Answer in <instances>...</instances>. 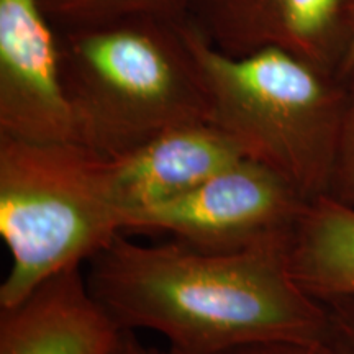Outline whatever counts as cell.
Returning a JSON list of instances; mask_svg holds the SVG:
<instances>
[{
	"instance_id": "10",
	"label": "cell",
	"mask_w": 354,
	"mask_h": 354,
	"mask_svg": "<svg viewBox=\"0 0 354 354\" xmlns=\"http://www.w3.org/2000/svg\"><path fill=\"white\" fill-rule=\"evenodd\" d=\"M294 281L320 304L354 297V207L308 201L287 250Z\"/></svg>"
},
{
	"instance_id": "13",
	"label": "cell",
	"mask_w": 354,
	"mask_h": 354,
	"mask_svg": "<svg viewBox=\"0 0 354 354\" xmlns=\"http://www.w3.org/2000/svg\"><path fill=\"white\" fill-rule=\"evenodd\" d=\"M325 305L320 348L325 354H354V297Z\"/></svg>"
},
{
	"instance_id": "5",
	"label": "cell",
	"mask_w": 354,
	"mask_h": 354,
	"mask_svg": "<svg viewBox=\"0 0 354 354\" xmlns=\"http://www.w3.org/2000/svg\"><path fill=\"white\" fill-rule=\"evenodd\" d=\"M307 202L277 172L243 158L183 196L128 214L123 233L216 253L289 250Z\"/></svg>"
},
{
	"instance_id": "4",
	"label": "cell",
	"mask_w": 354,
	"mask_h": 354,
	"mask_svg": "<svg viewBox=\"0 0 354 354\" xmlns=\"http://www.w3.org/2000/svg\"><path fill=\"white\" fill-rule=\"evenodd\" d=\"M112 158L82 143H33L0 136V234L12 266L0 308L48 277L86 266L123 233Z\"/></svg>"
},
{
	"instance_id": "1",
	"label": "cell",
	"mask_w": 354,
	"mask_h": 354,
	"mask_svg": "<svg viewBox=\"0 0 354 354\" xmlns=\"http://www.w3.org/2000/svg\"><path fill=\"white\" fill-rule=\"evenodd\" d=\"M84 271L120 328L151 330L179 354L272 339L320 343L325 326V305L294 281L287 250L216 253L120 233Z\"/></svg>"
},
{
	"instance_id": "6",
	"label": "cell",
	"mask_w": 354,
	"mask_h": 354,
	"mask_svg": "<svg viewBox=\"0 0 354 354\" xmlns=\"http://www.w3.org/2000/svg\"><path fill=\"white\" fill-rule=\"evenodd\" d=\"M0 136L79 143L57 32L39 0H0Z\"/></svg>"
},
{
	"instance_id": "12",
	"label": "cell",
	"mask_w": 354,
	"mask_h": 354,
	"mask_svg": "<svg viewBox=\"0 0 354 354\" xmlns=\"http://www.w3.org/2000/svg\"><path fill=\"white\" fill-rule=\"evenodd\" d=\"M328 196L354 207V74L348 81L346 109Z\"/></svg>"
},
{
	"instance_id": "14",
	"label": "cell",
	"mask_w": 354,
	"mask_h": 354,
	"mask_svg": "<svg viewBox=\"0 0 354 354\" xmlns=\"http://www.w3.org/2000/svg\"><path fill=\"white\" fill-rule=\"evenodd\" d=\"M220 354H325L318 343L286 342V339H272V342H256L243 344Z\"/></svg>"
},
{
	"instance_id": "2",
	"label": "cell",
	"mask_w": 354,
	"mask_h": 354,
	"mask_svg": "<svg viewBox=\"0 0 354 354\" xmlns=\"http://www.w3.org/2000/svg\"><path fill=\"white\" fill-rule=\"evenodd\" d=\"M79 143L120 158L172 128L210 122L202 71L183 24L127 20L57 30Z\"/></svg>"
},
{
	"instance_id": "9",
	"label": "cell",
	"mask_w": 354,
	"mask_h": 354,
	"mask_svg": "<svg viewBox=\"0 0 354 354\" xmlns=\"http://www.w3.org/2000/svg\"><path fill=\"white\" fill-rule=\"evenodd\" d=\"M243 156L238 146L210 122L172 128L135 151L112 158L127 215L183 196Z\"/></svg>"
},
{
	"instance_id": "8",
	"label": "cell",
	"mask_w": 354,
	"mask_h": 354,
	"mask_svg": "<svg viewBox=\"0 0 354 354\" xmlns=\"http://www.w3.org/2000/svg\"><path fill=\"white\" fill-rule=\"evenodd\" d=\"M120 328L88 287L84 266L48 277L0 308V354H113Z\"/></svg>"
},
{
	"instance_id": "7",
	"label": "cell",
	"mask_w": 354,
	"mask_h": 354,
	"mask_svg": "<svg viewBox=\"0 0 354 354\" xmlns=\"http://www.w3.org/2000/svg\"><path fill=\"white\" fill-rule=\"evenodd\" d=\"M346 8L348 0H192L187 20L228 56L276 48L338 74Z\"/></svg>"
},
{
	"instance_id": "3",
	"label": "cell",
	"mask_w": 354,
	"mask_h": 354,
	"mask_svg": "<svg viewBox=\"0 0 354 354\" xmlns=\"http://www.w3.org/2000/svg\"><path fill=\"white\" fill-rule=\"evenodd\" d=\"M183 33L202 71L210 123L307 201L328 196L348 81L276 48L228 56L189 20Z\"/></svg>"
},
{
	"instance_id": "11",
	"label": "cell",
	"mask_w": 354,
	"mask_h": 354,
	"mask_svg": "<svg viewBox=\"0 0 354 354\" xmlns=\"http://www.w3.org/2000/svg\"><path fill=\"white\" fill-rule=\"evenodd\" d=\"M46 17L59 30L100 26L127 20L183 24L192 0H39Z\"/></svg>"
},
{
	"instance_id": "15",
	"label": "cell",
	"mask_w": 354,
	"mask_h": 354,
	"mask_svg": "<svg viewBox=\"0 0 354 354\" xmlns=\"http://www.w3.org/2000/svg\"><path fill=\"white\" fill-rule=\"evenodd\" d=\"M338 74L344 81H349L354 74V0H348L346 39H344V53Z\"/></svg>"
},
{
	"instance_id": "16",
	"label": "cell",
	"mask_w": 354,
	"mask_h": 354,
	"mask_svg": "<svg viewBox=\"0 0 354 354\" xmlns=\"http://www.w3.org/2000/svg\"><path fill=\"white\" fill-rule=\"evenodd\" d=\"M113 354H179V353L172 351L171 348L167 349V351H161V349H153V348L145 346V344H141L138 339H136V336L133 335V331L125 330V333H123L120 343H118V346L113 351Z\"/></svg>"
}]
</instances>
